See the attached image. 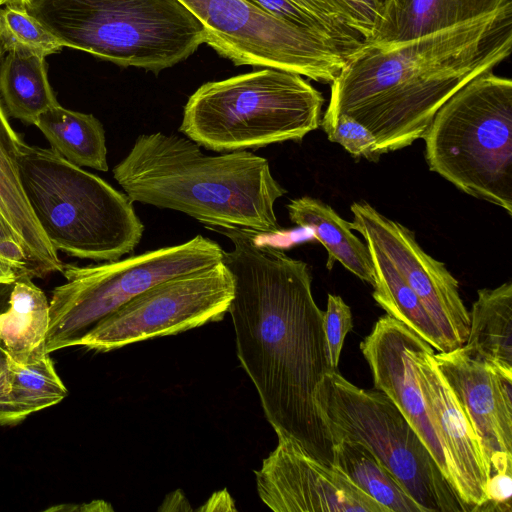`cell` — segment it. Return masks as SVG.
I'll return each mask as SVG.
<instances>
[{
  "label": "cell",
  "instance_id": "obj_1",
  "mask_svg": "<svg viewBox=\"0 0 512 512\" xmlns=\"http://www.w3.org/2000/svg\"><path fill=\"white\" fill-rule=\"evenodd\" d=\"M206 228L232 243L223 255L234 282L228 312L237 356L268 422L278 438H289L313 458L333 465V441L315 399L324 375L333 369L308 264L258 245L256 233Z\"/></svg>",
  "mask_w": 512,
  "mask_h": 512
},
{
  "label": "cell",
  "instance_id": "obj_2",
  "mask_svg": "<svg viewBox=\"0 0 512 512\" xmlns=\"http://www.w3.org/2000/svg\"><path fill=\"white\" fill-rule=\"evenodd\" d=\"M113 177L133 203L179 211L205 227L281 231L275 203L287 191L268 160L247 150L207 155L187 137L141 134Z\"/></svg>",
  "mask_w": 512,
  "mask_h": 512
},
{
  "label": "cell",
  "instance_id": "obj_3",
  "mask_svg": "<svg viewBox=\"0 0 512 512\" xmlns=\"http://www.w3.org/2000/svg\"><path fill=\"white\" fill-rule=\"evenodd\" d=\"M19 170L30 208L57 252L107 262L140 243L144 225L133 202L99 176L26 143Z\"/></svg>",
  "mask_w": 512,
  "mask_h": 512
},
{
  "label": "cell",
  "instance_id": "obj_4",
  "mask_svg": "<svg viewBox=\"0 0 512 512\" xmlns=\"http://www.w3.org/2000/svg\"><path fill=\"white\" fill-rule=\"evenodd\" d=\"M25 9L68 48L156 73L206 40L201 23L178 0H31Z\"/></svg>",
  "mask_w": 512,
  "mask_h": 512
},
{
  "label": "cell",
  "instance_id": "obj_5",
  "mask_svg": "<svg viewBox=\"0 0 512 512\" xmlns=\"http://www.w3.org/2000/svg\"><path fill=\"white\" fill-rule=\"evenodd\" d=\"M323 103L303 76L263 68L201 85L184 106L179 131L215 152L300 142L320 126Z\"/></svg>",
  "mask_w": 512,
  "mask_h": 512
},
{
  "label": "cell",
  "instance_id": "obj_6",
  "mask_svg": "<svg viewBox=\"0 0 512 512\" xmlns=\"http://www.w3.org/2000/svg\"><path fill=\"white\" fill-rule=\"evenodd\" d=\"M429 169L512 214V81L488 71L457 90L425 135Z\"/></svg>",
  "mask_w": 512,
  "mask_h": 512
},
{
  "label": "cell",
  "instance_id": "obj_7",
  "mask_svg": "<svg viewBox=\"0 0 512 512\" xmlns=\"http://www.w3.org/2000/svg\"><path fill=\"white\" fill-rule=\"evenodd\" d=\"M315 399L333 445L340 440L363 444L424 512H466L425 444L385 393L359 388L332 370L324 375Z\"/></svg>",
  "mask_w": 512,
  "mask_h": 512
},
{
  "label": "cell",
  "instance_id": "obj_8",
  "mask_svg": "<svg viewBox=\"0 0 512 512\" xmlns=\"http://www.w3.org/2000/svg\"><path fill=\"white\" fill-rule=\"evenodd\" d=\"M223 255L216 241L196 235L124 259L64 264L66 282L54 288L49 301L47 352L78 346L96 324L135 296L169 278L214 266Z\"/></svg>",
  "mask_w": 512,
  "mask_h": 512
},
{
  "label": "cell",
  "instance_id": "obj_9",
  "mask_svg": "<svg viewBox=\"0 0 512 512\" xmlns=\"http://www.w3.org/2000/svg\"><path fill=\"white\" fill-rule=\"evenodd\" d=\"M512 48V4L450 28L395 44L363 43L331 82L322 120L335 118L390 86L427 72L506 59Z\"/></svg>",
  "mask_w": 512,
  "mask_h": 512
},
{
  "label": "cell",
  "instance_id": "obj_10",
  "mask_svg": "<svg viewBox=\"0 0 512 512\" xmlns=\"http://www.w3.org/2000/svg\"><path fill=\"white\" fill-rule=\"evenodd\" d=\"M201 23L205 43L236 66L273 68L331 83L346 56L331 41L247 0H178Z\"/></svg>",
  "mask_w": 512,
  "mask_h": 512
},
{
  "label": "cell",
  "instance_id": "obj_11",
  "mask_svg": "<svg viewBox=\"0 0 512 512\" xmlns=\"http://www.w3.org/2000/svg\"><path fill=\"white\" fill-rule=\"evenodd\" d=\"M234 295L222 262L164 280L135 296L96 324L78 346L107 352L221 320Z\"/></svg>",
  "mask_w": 512,
  "mask_h": 512
},
{
  "label": "cell",
  "instance_id": "obj_12",
  "mask_svg": "<svg viewBox=\"0 0 512 512\" xmlns=\"http://www.w3.org/2000/svg\"><path fill=\"white\" fill-rule=\"evenodd\" d=\"M352 229L375 244L415 292L451 350L465 344L470 316L456 278L445 264L427 254L413 231L366 202H354Z\"/></svg>",
  "mask_w": 512,
  "mask_h": 512
},
{
  "label": "cell",
  "instance_id": "obj_13",
  "mask_svg": "<svg viewBox=\"0 0 512 512\" xmlns=\"http://www.w3.org/2000/svg\"><path fill=\"white\" fill-rule=\"evenodd\" d=\"M255 475L261 500L276 512H388L335 466L289 438H278Z\"/></svg>",
  "mask_w": 512,
  "mask_h": 512
},
{
  "label": "cell",
  "instance_id": "obj_14",
  "mask_svg": "<svg viewBox=\"0 0 512 512\" xmlns=\"http://www.w3.org/2000/svg\"><path fill=\"white\" fill-rule=\"evenodd\" d=\"M408 354L434 427L452 466L456 490L466 512L486 501L490 468L480 440L434 359V349L411 329Z\"/></svg>",
  "mask_w": 512,
  "mask_h": 512
},
{
  "label": "cell",
  "instance_id": "obj_15",
  "mask_svg": "<svg viewBox=\"0 0 512 512\" xmlns=\"http://www.w3.org/2000/svg\"><path fill=\"white\" fill-rule=\"evenodd\" d=\"M434 359L480 440L490 475L512 473V377L475 359L463 345L434 353Z\"/></svg>",
  "mask_w": 512,
  "mask_h": 512
},
{
  "label": "cell",
  "instance_id": "obj_16",
  "mask_svg": "<svg viewBox=\"0 0 512 512\" xmlns=\"http://www.w3.org/2000/svg\"><path fill=\"white\" fill-rule=\"evenodd\" d=\"M408 331L406 325L386 314L377 320L360 349L370 367L375 389L385 393L402 412L457 492L451 463L429 415L408 354Z\"/></svg>",
  "mask_w": 512,
  "mask_h": 512
},
{
  "label": "cell",
  "instance_id": "obj_17",
  "mask_svg": "<svg viewBox=\"0 0 512 512\" xmlns=\"http://www.w3.org/2000/svg\"><path fill=\"white\" fill-rule=\"evenodd\" d=\"M0 101V214L22 242L39 277L62 272L64 264L41 230L22 187L19 159L23 145Z\"/></svg>",
  "mask_w": 512,
  "mask_h": 512
},
{
  "label": "cell",
  "instance_id": "obj_18",
  "mask_svg": "<svg viewBox=\"0 0 512 512\" xmlns=\"http://www.w3.org/2000/svg\"><path fill=\"white\" fill-rule=\"evenodd\" d=\"M512 0H385L365 44H395L489 15Z\"/></svg>",
  "mask_w": 512,
  "mask_h": 512
},
{
  "label": "cell",
  "instance_id": "obj_19",
  "mask_svg": "<svg viewBox=\"0 0 512 512\" xmlns=\"http://www.w3.org/2000/svg\"><path fill=\"white\" fill-rule=\"evenodd\" d=\"M48 327L49 301L33 277L0 282V346L13 361L26 365L47 354Z\"/></svg>",
  "mask_w": 512,
  "mask_h": 512
},
{
  "label": "cell",
  "instance_id": "obj_20",
  "mask_svg": "<svg viewBox=\"0 0 512 512\" xmlns=\"http://www.w3.org/2000/svg\"><path fill=\"white\" fill-rule=\"evenodd\" d=\"M288 215L294 224L309 228L325 247L328 257L326 268L331 270L341 263L361 280L374 284V267L369 248L354 233L352 222L340 217L323 201L310 196L290 200Z\"/></svg>",
  "mask_w": 512,
  "mask_h": 512
},
{
  "label": "cell",
  "instance_id": "obj_21",
  "mask_svg": "<svg viewBox=\"0 0 512 512\" xmlns=\"http://www.w3.org/2000/svg\"><path fill=\"white\" fill-rule=\"evenodd\" d=\"M469 316L463 346L475 359L512 377V283L478 290Z\"/></svg>",
  "mask_w": 512,
  "mask_h": 512
},
{
  "label": "cell",
  "instance_id": "obj_22",
  "mask_svg": "<svg viewBox=\"0 0 512 512\" xmlns=\"http://www.w3.org/2000/svg\"><path fill=\"white\" fill-rule=\"evenodd\" d=\"M35 126L46 137L51 150L68 162L79 167L108 171L105 131L92 114L69 110L57 104L43 112Z\"/></svg>",
  "mask_w": 512,
  "mask_h": 512
},
{
  "label": "cell",
  "instance_id": "obj_23",
  "mask_svg": "<svg viewBox=\"0 0 512 512\" xmlns=\"http://www.w3.org/2000/svg\"><path fill=\"white\" fill-rule=\"evenodd\" d=\"M0 61V94L9 114L35 125L38 117L56 106L45 57L10 51Z\"/></svg>",
  "mask_w": 512,
  "mask_h": 512
},
{
  "label": "cell",
  "instance_id": "obj_24",
  "mask_svg": "<svg viewBox=\"0 0 512 512\" xmlns=\"http://www.w3.org/2000/svg\"><path fill=\"white\" fill-rule=\"evenodd\" d=\"M367 244L374 267L373 298L388 315L399 320L438 352L451 348L415 292L373 243Z\"/></svg>",
  "mask_w": 512,
  "mask_h": 512
},
{
  "label": "cell",
  "instance_id": "obj_25",
  "mask_svg": "<svg viewBox=\"0 0 512 512\" xmlns=\"http://www.w3.org/2000/svg\"><path fill=\"white\" fill-rule=\"evenodd\" d=\"M333 466L388 512H424L396 477L363 444L334 443Z\"/></svg>",
  "mask_w": 512,
  "mask_h": 512
},
{
  "label": "cell",
  "instance_id": "obj_26",
  "mask_svg": "<svg viewBox=\"0 0 512 512\" xmlns=\"http://www.w3.org/2000/svg\"><path fill=\"white\" fill-rule=\"evenodd\" d=\"M11 388L0 409V426L16 425L30 414L62 401L68 390L49 353L21 365L11 359Z\"/></svg>",
  "mask_w": 512,
  "mask_h": 512
},
{
  "label": "cell",
  "instance_id": "obj_27",
  "mask_svg": "<svg viewBox=\"0 0 512 512\" xmlns=\"http://www.w3.org/2000/svg\"><path fill=\"white\" fill-rule=\"evenodd\" d=\"M247 1L276 18L323 36L346 57L364 43L350 27L337 0Z\"/></svg>",
  "mask_w": 512,
  "mask_h": 512
},
{
  "label": "cell",
  "instance_id": "obj_28",
  "mask_svg": "<svg viewBox=\"0 0 512 512\" xmlns=\"http://www.w3.org/2000/svg\"><path fill=\"white\" fill-rule=\"evenodd\" d=\"M0 44L5 53L20 51L46 57L68 48L25 8L0 7Z\"/></svg>",
  "mask_w": 512,
  "mask_h": 512
},
{
  "label": "cell",
  "instance_id": "obj_29",
  "mask_svg": "<svg viewBox=\"0 0 512 512\" xmlns=\"http://www.w3.org/2000/svg\"><path fill=\"white\" fill-rule=\"evenodd\" d=\"M331 142L340 144L354 157L376 160V142L372 133L360 122L342 114L333 119L320 122Z\"/></svg>",
  "mask_w": 512,
  "mask_h": 512
},
{
  "label": "cell",
  "instance_id": "obj_30",
  "mask_svg": "<svg viewBox=\"0 0 512 512\" xmlns=\"http://www.w3.org/2000/svg\"><path fill=\"white\" fill-rule=\"evenodd\" d=\"M352 328L353 319L350 307L340 296L328 294L326 311H323V330L328 360L333 370H338L344 340Z\"/></svg>",
  "mask_w": 512,
  "mask_h": 512
},
{
  "label": "cell",
  "instance_id": "obj_31",
  "mask_svg": "<svg viewBox=\"0 0 512 512\" xmlns=\"http://www.w3.org/2000/svg\"><path fill=\"white\" fill-rule=\"evenodd\" d=\"M350 27L362 38L369 41L379 18L380 0H337Z\"/></svg>",
  "mask_w": 512,
  "mask_h": 512
},
{
  "label": "cell",
  "instance_id": "obj_32",
  "mask_svg": "<svg viewBox=\"0 0 512 512\" xmlns=\"http://www.w3.org/2000/svg\"><path fill=\"white\" fill-rule=\"evenodd\" d=\"M0 259L19 273L39 277L38 271L22 242L0 214Z\"/></svg>",
  "mask_w": 512,
  "mask_h": 512
},
{
  "label": "cell",
  "instance_id": "obj_33",
  "mask_svg": "<svg viewBox=\"0 0 512 512\" xmlns=\"http://www.w3.org/2000/svg\"><path fill=\"white\" fill-rule=\"evenodd\" d=\"M511 496L512 473H493L487 482L486 501L478 512H511Z\"/></svg>",
  "mask_w": 512,
  "mask_h": 512
},
{
  "label": "cell",
  "instance_id": "obj_34",
  "mask_svg": "<svg viewBox=\"0 0 512 512\" xmlns=\"http://www.w3.org/2000/svg\"><path fill=\"white\" fill-rule=\"evenodd\" d=\"M11 358L0 346V409L11 388Z\"/></svg>",
  "mask_w": 512,
  "mask_h": 512
},
{
  "label": "cell",
  "instance_id": "obj_35",
  "mask_svg": "<svg viewBox=\"0 0 512 512\" xmlns=\"http://www.w3.org/2000/svg\"><path fill=\"white\" fill-rule=\"evenodd\" d=\"M200 511H235L233 501L226 489L214 493Z\"/></svg>",
  "mask_w": 512,
  "mask_h": 512
},
{
  "label": "cell",
  "instance_id": "obj_36",
  "mask_svg": "<svg viewBox=\"0 0 512 512\" xmlns=\"http://www.w3.org/2000/svg\"><path fill=\"white\" fill-rule=\"evenodd\" d=\"M48 510H54V511H103V510H112V508L109 506V504L105 503L104 501H93L88 504H82L81 506L77 505H60L57 507L49 508Z\"/></svg>",
  "mask_w": 512,
  "mask_h": 512
},
{
  "label": "cell",
  "instance_id": "obj_37",
  "mask_svg": "<svg viewBox=\"0 0 512 512\" xmlns=\"http://www.w3.org/2000/svg\"><path fill=\"white\" fill-rule=\"evenodd\" d=\"M178 503L189 504L180 490H177L171 495H168L159 510H183L181 506L178 505Z\"/></svg>",
  "mask_w": 512,
  "mask_h": 512
},
{
  "label": "cell",
  "instance_id": "obj_38",
  "mask_svg": "<svg viewBox=\"0 0 512 512\" xmlns=\"http://www.w3.org/2000/svg\"><path fill=\"white\" fill-rule=\"evenodd\" d=\"M19 274L11 265L0 259V282L14 280Z\"/></svg>",
  "mask_w": 512,
  "mask_h": 512
},
{
  "label": "cell",
  "instance_id": "obj_39",
  "mask_svg": "<svg viewBox=\"0 0 512 512\" xmlns=\"http://www.w3.org/2000/svg\"><path fill=\"white\" fill-rule=\"evenodd\" d=\"M31 0H9L7 5L25 8Z\"/></svg>",
  "mask_w": 512,
  "mask_h": 512
},
{
  "label": "cell",
  "instance_id": "obj_40",
  "mask_svg": "<svg viewBox=\"0 0 512 512\" xmlns=\"http://www.w3.org/2000/svg\"><path fill=\"white\" fill-rule=\"evenodd\" d=\"M5 55V51L3 50L1 44H0V61L2 60L3 56Z\"/></svg>",
  "mask_w": 512,
  "mask_h": 512
},
{
  "label": "cell",
  "instance_id": "obj_41",
  "mask_svg": "<svg viewBox=\"0 0 512 512\" xmlns=\"http://www.w3.org/2000/svg\"><path fill=\"white\" fill-rule=\"evenodd\" d=\"M9 0H0V7L7 5Z\"/></svg>",
  "mask_w": 512,
  "mask_h": 512
}]
</instances>
